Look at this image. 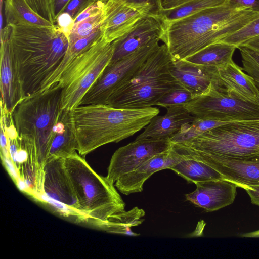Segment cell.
Here are the masks:
<instances>
[{
    "label": "cell",
    "instance_id": "1",
    "mask_svg": "<svg viewBox=\"0 0 259 259\" xmlns=\"http://www.w3.org/2000/svg\"><path fill=\"white\" fill-rule=\"evenodd\" d=\"M10 26L11 49L24 99L37 94L58 67L69 40L56 25Z\"/></svg>",
    "mask_w": 259,
    "mask_h": 259
},
{
    "label": "cell",
    "instance_id": "2",
    "mask_svg": "<svg viewBox=\"0 0 259 259\" xmlns=\"http://www.w3.org/2000/svg\"><path fill=\"white\" fill-rule=\"evenodd\" d=\"M259 12L224 4L171 21H162L160 38L175 60H183L239 30Z\"/></svg>",
    "mask_w": 259,
    "mask_h": 259
},
{
    "label": "cell",
    "instance_id": "3",
    "mask_svg": "<svg viewBox=\"0 0 259 259\" xmlns=\"http://www.w3.org/2000/svg\"><path fill=\"white\" fill-rule=\"evenodd\" d=\"M159 113L156 107L121 108L107 104L79 106L72 110L76 150L84 156L133 136Z\"/></svg>",
    "mask_w": 259,
    "mask_h": 259
},
{
    "label": "cell",
    "instance_id": "4",
    "mask_svg": "<svg viewBox=\"0 0 259 259\" xmlns=\"http://www.w3.org/2000/svg\"><path fill=\"white\" fill-rule=\"evenodd\" d=\"M63 161L88 223L102 229L111 216L125 210V203L114 184L97 174L80 155L76 152Z\"/></svg>",
    "mask_w": 259,
    "mask_h": 259
},
{
    "label": "cell",
    "instance_id": "5",
    "mask_svg": "<svg viewBox=\"0 0 259 259\" xmlns=\"http://www.w3.org/2000/svg\"><path fill=\"white\" fill-rule=\"evenodd\" d=\"M173 60L166 45L159 46L134 76L111 95L106 104L121 108L155 105L163 95L181 85L170 72Z\"/></svg>",
    "mask_w": 259,
    "mask_h": 259
},
{
    "label": "cell",
    "instance_id": "6",
    "mask_svg": "<svg viewBox=\"0 0 259 259\" xmlns=\"http://www.w3.org/2000/svg\"><path fill=\"white\" fill-rule=\"evenodd\" d=\"M62 91L56 83L45 91L23 99L12 113L18 134L34 140L42 175L53 129L62 110Z\"/></svg>",
    "mask_w": 259,
    "mask_h": 259
},
{
    "label": "cell",
    "instance_id": "7",
    "mask_svg": "<svg viewBox=\"0 0 259 259\" xmlns=\"http://www.w3.org/2000/svg\"><path fill=\"white\" fill-rule=\"evenodd\" d=\"M113 53L112 42L102 36L74 57L57 83L62 89L61 109L73 110L88 90L109 64Z\"/></svg>",
    "mask_w": 259,
    "mask_h": 259
},
{
    "label": "cell",
    "instance_id": "8",
    "mask_svg": "<svg viewBox=\"0 0 259 259\" xmlns=\"http://www.w3.org/2000/svg\"><path fill=\"white\" fill-rule=\"evenodd\" d=\"M182 144L196 154L235 158L257 156L259 155V119L230 122Z\"/></svg>",
    "mask_w": 259,
    "mask_h": 259
},
{
    "label": "cell",
    "instance_id": "9",
    "mask_svg": "<svg viewBox=\"0 0 259 259\" xmlns=\"http://www.w3.org/2000/svg\"><path fill=\"white\" fill-rule=\"evenodd\" d=\"M184 106L196 118L229 121L259 119V104L237 99L212 83Z\"/></svg>",
    "mask_w": 259,
    "mask_h": 259
},
{
    "label": "cell",
    "instance_id": "10",
    "mask_svg": "<svg viewBox=\"0 0 259 259\" xmlns=\"http://www.w3.org/2000/svg\"><path fill=\"white\" fill-rule=\"evenodd\" d=\"M159 40V38L151 39L130 55L109 64L84 94L79 106L106 104L111 95L128 82L158 47Z\"/></svg>",
    "mask_w": 259,
    "mask_h": 259
},
{
    "label": "cell",
    "instance_id": "11",
    "mask_svg": "<svg viewBox=\"0 0 259 259\" xmlns=\"http://www.w3.org/2000/svg\"><path fill=\"white\" fill-rule=\"evenodd\" d=\"M152 14H157L148 4L130 0H108L104 5L100 25L102 39L112 42L142 19Z\"/></svg>",
    "mask_w": 259,
    "mask_h": 259
},
{
    "label": "cell",
    "instance_id": "12",
    "mask_svg": "<svg viewBox=\"0 0 259 259\" xmlns=\"http://www.w3.org/2000/svg\"><path fill=\"white\" fill-rule=\"evenodd\" d=\"M180 152L200 160L219 172L223 180L231 182L237 187L246 189L259 186V155L252 157L235 158L221 155L196 154L178 144Z\"/></svg>",
    "mask_w": 259,
    "mask_h": 259
},
{
    "label": "cell",
    "instance_id": "13",
    "mask_svg": "<svg viewBox=\"0 0 259 259\" xmlns=\"http://www.w3.org/2000/svg\"><path fill=\"white\" fill-rule=\"evenodd\" d=\"M171 145L169 139L144 138L120 147L112 156L106 178L114 184L151 157L168 150Z\"/></svg>",
    "mask_w": 259,
    "mask_h": 259
},
{
    "label": "cell",
    "instance_id": "14",
    "mask_svg": "<svg viewBox=\"0 0 259 259\" xmlns=\"http://www.w3.org/2000/svg\"><path fill=\"white\" fill-rule=\"evenodd\" d=\"M41 193L48 198L63 204L83 216L64 164L63 158L47 160L44 165Z\"/></svg>",
    "mask_w": 259,
    "mask_h": 259
},
{
    "label": "cell",
    "instance_id": "15",
    "mask_svg": "<svg viewBox=\"0 0 259 259\" xmlns=\"http://www.w3.org/2000/svg\"><path fill=\"white\" fill-rule=\"evenodd\" d=\"M11 26L8 25L1 30L0 88L1 104L13 113L23 99L11 49Z\"/></svg>",
    "mask_w": 259,
    "mask_h": 259
},
{
    "label": "cell",
    "instance_id": "16",
    "mask_svg": "<svg viewBox=\"0 0 259 259\" xmlns=\"http://www.w3.org/2000/svg\"><path fill=\"white\" fill-rule=\"evenodd\" d=\"M163 33L162 21L158 15L152 14L140 20L130 31L112 42L113 53L109 64L130 55Z\"/></svg>",
    "mask_w": 259,
    "mask_h": 259
},
{
    "label": "cell",
    "instance_id": "17",
    "mask_svg": "<svg viewBox=\"0 0 259 259\" xmlns=\"http://www.w3.org/2000/svg\"><path fill=\"white\" fill-rule=\"evenodd\" d=\"M181 155L171 146L161 153L151 157L137 168L119 178L115 186L123 194L141 192L145 182L155 172L170 169L181 159Z\"/></svg>",
    "mask_w": 259,
    "mask_h": 259
},
{
    "label": "cell",
    "instance_id": "18",
    "mask_svg": "<svg viewBox=\"0 0 259 259\" xmlns=\"http://www.w3.org/2000/svg\"><path fill=\"white\" fill-rule=\"evenodd\" d=\"M196 189L185 194L186 199L206 212L218 210L233 203L237 186L223 179L195 183Z\"/></svg>",
    "mask_w": 259,
    "mask_h": 259
},
{
    "label": "cell",
    "instance_id": "19",
    "mask_svg": "<svg viewBox=\"0 0 259 259\" xmlns=\"http://www.w3.org/2000/svg\"><path fill=\"white\" fill-rule=\"evenodd\" d=\"M170 72L181 86L192 93L194 98L204 93L212 83L222 87L218 69L215 67L174 59Z\"/></svg>",
    "mask_w": 259,
    "mask_h": 259
},
{
    "label": "cell",
    "instance_id": "20",
    "mask_svg": "<svg viewBox=\"0 0 259 259\" xmlns=\"http://www.w3.org/2000/svg\"><path fill=\"white\" fill-rule=\"evenodd\" d=\"M218 69L221 84L228 95L246 102L259 104V90L253 78L233 60Z\"/></svg>",
    "mask_w": 259,
    "mask_h": 259
},
{
    "label": "cell",
    "instance_id": "21",
    "mask_svg": "<svg viewBox=\"0 0 259 259\" xmlns=\"http://www.w3.org/2000/svg\"><path fill=\"white\" fill-rule=\"evenodd\" d=\"M195 118L184 105L169 107L167 108L165 115L154 116L136 140L144 138L170 139L180 131L183 125L191 123Z\"/></svg>",
    "mask_w": 259,
    "mask_h": 259
},
{
    "label": "cell",
    "instance_id": "22",
    "mask_svg": "<svg viewBox=\"0 0 259 259\" xmlns=\"http://www.w3.org/2000/svg\"><path fill=\"white\" fill-rule=\"evenodd\" d=\"M76 151L72 111L62 109L53 129L47 160L66 158L76 153Z\"/></svg>",
    "mask_w": 259,
    "mask_h": 259
},
{
    "label": "cell",
    "instance_id": "23",
    "mask_svg": "<svg viewBox=\"0 0 259 259\" xmlns=\"http://www.w3.org/2000/svg\"><path fill=\"white\" fill-rule=\"evenodd\" d=\"M172 147L181 155V159L170 169L190 183L223 179V176L206 163Z\"/></svg>",
    "mask_w": 259,
    "mask_h": 259
},
{
    "label": "cell",
    "instance_id": "24",
    "mask_svg": "<svg viewBox=\"0 0 259 259\" xmlns=\"http://www.w3.org/2000/svg\"><path fill=\"white\" fill-rule=\"evenodd\" d=\"M4 3L6 25L55 26L35 13L25 0H5Z\"/></svg>",
    "mask_w": 259,
    "mask_h": 259
},
{
    "label": "cell",
    "instance_id": "25",
    "mask_svg": "<svg viewBox=\"0 0 259 259\" xmlns=\"http://www.w3.org/2000/svg\"><path fill=\"white\" fill-rule=\"evenodd\" d=\"M237 47L228 44L217 42L211 44L185 58L190 63L218 68L224 67L231 61Z\"/></svg>",
    "mask_w": 259,
    "mask_h": 259
},
{
    "label": "cell",
    "instance_id": "26",
    "mask_svg": "<svg viewBox=\"0 0 259 259\" xmlns=\"http://www.w3.org/2000/svg\"><path fill=\"white\" fill-rule=\"evenodd\" d=\"M145 215L143 209L135 207L130 210H124L111 216L102 229L112 233L139 236L140 234L133 232L131 228L141 224L144 221L142 218Z\"/></svg>",
    "mask_w": 259,
    "mask_h": 259
},
{
    "label": "cell",
    "instance_id": "27",
    "mask_svg": "<svg viewBox=\"0 0 259 259\" xmlns=\"http://www.w3.org/2000/svg\"><path fill=\"white\" fill-rule=\"evenodd\" d=\"M232 121L195 118L193 122L182 126L180 131L170 138L171 144L186 143L205 132Z\"/></svg>",
    "mask_w": 259,
    "mask_h": 259
},
{
    "label": "cell",
    "instance_id": "28",
    "mask_svg": "<svg viewBox=\"0 0 259 259\" xmlns=\"http://www.w3.org/2000/svg\"><path fill=\"white\" fill-rule=\"evenodd\" d=\"M225 2L226 0H191L175 8L161 11L158 15L163 21H171L206 9L224 5Z\"/></svg>",
    "mask_w": 259,
    "mask_h": 259
},
{
    "label": "cell",
    "instance_id": "29",
    "mask_svg": "<svg viewBox=\"0 0 259 259\" xmlns=\"http://www.w3.org/2000/svg\"><path fill=\"white\" fill-rule=\"evenodd\" d=\"M102 19V13L75 24L68 36L69 47L100 29Z\"/></svg>",
    "mask_w": 259,
    "mask_h": 259
},
{
    "label": "cell",
    "instance_id": "30",
    "mask_svg": "<svg viewBox=\"0 0 259 259\" xmlns=\"http://www.w3.org/2000/svg\"><path fill=\"white\" fill-rule=\"evenodd\" d=\"M237 49L241 54L243 70L253 78L259 90V51L245 45Z\"/></svg>",
    "mask_w": 259,
    "mask_h": 259
},
{
    "label": "cell",
    "instance_id": "31",
    "mask_svg": "<svg viewBox=\"0 0 259 259\" xmlns=\"http://www.w3.org/2000/svg\"><path fill=\"white\" fill-rule=\"evenodd\" d=\"M257 36H259V16L218 42L232 45L237 48L238 46Z\"/></svg>",
    "mask_w": 259,
    "mask_h": 259
},
{
    "label": "cell",
    "instance_id": "32",
    "mask_svg": "<svg viewBox=\"0 0 259 259\" xmlns=\"http://www.w3.org/2000/svg\"><path fill=\"white\" fill-rule=\"evenodd\" d=\"M194 96L192 93L181 85L177 87L163 95L155 105L168 108L172 106L185 105Z\"/></svg>",
    "mask_w": 259,
    "mask_h": 259
},
{
    "label": "cell",
    "instance_id": "33",
    "mask_svg": "<svg viewBox=\"0 0 259 259\" xmlns=\"http://www.w3.org/2000/svg\"><path fill=\"white\" fill-rule=\"evenodd\" d=\"M37 14L55 25L48 0H25Z\"/></svg>",
    "mask_w": 259,
    "mask_h": 259
},
{
    "label": "cell",
    "instance_id": "34",
    "mask_svg": "<svg viewBox=\"0 0 259 259\" xmlns=\"http://www.w3.org/2000/svg\"><path fill=\"white\" fill-rule=\"evenodd\" d=\"M97 1L71 0L63 12L69 14L74 20L81 12Z\"/></svg>",
    "mask_w": 259,
    "mask_h": 259
},
{
    "label": "cell",
    "instance_id": "35",
    "mask_svg": "<svg viewBox=\"0 0 259 259\" xmlns=\"http://www.w3.org/2000/svg\"><path fill=\"white\" fill-rule=\"evenodd\" d=\"M105 3L97 1L81 12L74 19V24L88 18L102 13Z\"/></svg>",
    "mask_w": 259,
    "mask_h": 259
},
{
    "label": "cell",
    "instance_id": "36",
    "mask_svg": "<svg viewBox=\"0 0 259 259\" xmlns=\"http://www.w3.org/2000/svg\"><path fill=\"white\" fill-rule=\"evenodd\" d=\"M56 25L61 31L68 37L74 25V20L67 13L62 12L55 21Z\"/></svg>",
    "mask_w": 259,
    "mask_h": 259
},
{
    "label": "cell",
    "instance_id": "37",
    "mask_svg": "<svg viewBox=\"0 0 259 259\" xmlns=\"http://www.w3.org/2000/svg\"><path fill=\"white\" fill-rule=\"evenodd\" d=\"M225 4L236 9L259 12V0H226Z\"/></svg>",
    "mask_w": 259,
    "mask_h": 259
},
{
    "label": "cell",
    "instance_id": "38",
    "mask_svg": "<svg viewBox=\"0 0 259 259\" xmlns=\"http://www.w3.org/2000/svg\"><path fill=\"white\" fill-rule=\"evenodd\" d=\"M71 0H48L54 24L58 16L62 13Z\"/></svg>",
    "mask_w": 259,
    "mask_h": 259
},
{
    "label": "cell",
    "instance_id": "39",
    "mask_svg": "<svg viewBox=\"0 0 259 259\" xmlns=\"http://www.w3.org/2000/svg\"><path fill=\"white\" fill-rule=\"evenodd\" d=\"M2 163L15 184L20 178L18 169L10 156L1 155Z\"/></svg>",
    "mask_w": 259,
    "mask_h": 259
},
{
    "label": "cell",
    "instance_id": "40",
    "mask_svg": "<svg viewBox=\"0 0 259 259\" xmlns=\"http://www.w3.org/2000/svg\"><path fill=\"white\" fill-rule=\"evenodd\" d=\"M190 1L191 0H160L161 11L175 8Z\"/></svg>",
    "mask_w": 259,
    "mask_h": 259
},
{
    "label": "cell",
    "instance_id": "41",
    "mask_svg": "<svg viewBox=\"0 0 259 259\" xmlns=\"http://www.w3.org/2000/svg\"><path fill=\"white\" fill-rule=\"evenodd\" d=\"M253 204L259 206V186H252L245 189Z\"/></svg>",
    "mask_w": 259,
    "mask_h": 259
},
{
    "label": "cell",
    "instance_id": "42",
    "mask_svg": "<svg viewBox=\"0 0 259 259\" xmlns=\"http://www.w3.org/2000/svg\"><path fill=\"white\" fill-rule=\"evenodd\" d=\"M105 3L108 0H98ZM138 3H145L150 5L153 8L156 13L158 15L160 13L161 9L160 0H130Z\"/></svg>",
    "mask_w": 259,
    "mask_h": 259
},
{
    "label": "cell",
    "instance_id": "43",
    "mask_svg": "<svg viewBox=\"0 0 259 259\" xmlns=\"http://www.w3.org/2000/svg\"><path fill=\"white\" fill-rule=\"evenodd\" d=\"M242 45H245L259 51V36L253 38Z\"/></svg>",
    "mask_w": 259,
    "mask_h": 259
},
{
    "label": "cell",
    "instance_id": "44",
    "mask_svg": "<svg viewBox=\"0 0 259 259\" xmlns=\"http://www.w3.org/2000/svg\"><path fill=\"white\" fill-rule=\"evenodd\" d=\"M242 237L259 238V230L243 233L240 235Z\"/></svg>",
    "mask_w": 259,
    "mask_h": 259
},
{
    "label": "cell",
    "instance_id": "45",
    "mask_svg": "<svg viewBox=\"0 0 259 259\" xmlns=\"http://www.w3.org/2000/svg\"><path fill=\"white\" fill-rule=\"evenodd\" d=\"M4 2V0H1V12H2L3 3Z\"/></svg>",
    "mask_w": 259,
    "mask_h": 259
}]
</instances>
